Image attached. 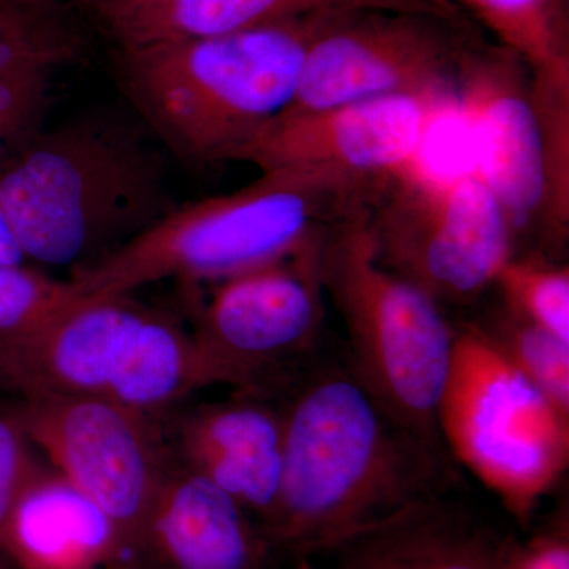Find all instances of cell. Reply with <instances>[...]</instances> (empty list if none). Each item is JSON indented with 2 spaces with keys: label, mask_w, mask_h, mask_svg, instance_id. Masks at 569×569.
Masks as SVG:
<instances>
[{
  "label": "cell",
  "mask_w": 569,
  "mask_h": 569,
  "mask_svg": "<svg viewBox=\"0 0 569 569\" xmlns=\"http://www.w3.org/2000/svg\"><path fill=\"white\" fill-rule=\"evenodd\" d=\"M0 556L14 569H116L110 520L52 467H41L11 512Z\"/></svg>",
  "instance_id": "cell-19"
},
{
  "label": "cell",
  "mask_w": 569,
  "mask_h": 569,
  "mask_svg": "<svg viewBox=\"0 0 569 569\" xmlns=\"http://www.w3.org/2000/svg\"><path fill=\"white\" fill-rule=\"evenodd\" d=\"M350 10L433 11L427 0H129L93 20L112 48L204 39L274 22Z\"/></svg>",
  "instance_id": "cell-18"
},
{
  "label": "cell",
  "mask_w": 569,
  "mask_h": 569,
  "mask_svg": "<svg viewBox=\"0 0 569 569\" xmlns=\"http://www.w3.org/2000/svg\"><path fill=\"white\" fill-rule=\"evenodd\" d=\"M80 296L70 279H54L24 264H0V342L33 335Z\"/></svg>",
  "instance_id": "cell-24"
},
{
  "label": "cell",
  "mask_w": 569,
  "mask_h": 569,
  "mask_svg": "<svg viewBox=\"0 0 569 569\" xmlns=\"http://www.w3.org/2000/svg\"><path fill=\"white\" fill-rule=\"evenodd\" d=\"M171 160L126 103L91 108L44 127L0 174V208L28 260L71 276L178 208Z\"/></svg>",
  "instance_id": "cell-2"
},
{
  "label": "cell",
  "mask_w": 569,
  "mask_h": 569,
  "mask_svg": "<svg viewBox=\"0 0 569 569\" xmlns=\"http://www.w3.org/2000/svg\"><path fill=\"white\" fill-rule=\"evenodd\" d=\"M448 455L529 522L569 463V417L479 331L456 329L451 367L438 406Z\"/></svg>",
  "instance_id": "cell-7"
},
{
  "label": "cell",
  "mask_w": 569,
  "mask_h": 569,
  "mask_svg": "<svg viewBox=\"0 0 569 569\" xmlns=\"http://www.w3.org/2000/svg\"><path fill=\"white\" fill-rule=\"evenodd\" d=\"M509 539L448 492L359 531L316 559H323L326 569H501Z\"/></svg>",
  "instance_id": "cell-17"
},
{
  "label": "cell",
  "mask_w": 569,
  "mask_h": 569,
  "mask_svg": "<svg viewBox=\"0 0 569 569\" xmlns=\"http://www.w3.org/2000/svg\"><path fill=\"white\" fill-rule=\"evenodd\" d=\"M74 6L78 9H82L92 20L102 17L108 11L116 9V7L122 6V3L129 2V0H73Z\"/></svg>",
  "instance_id": "cell-28"
},
{
  "label": "cell",
  "mask_w": 569,
  "mask_h": 569,
  "mask_svg": "<svg viewBox=\"0 0 569 569\" xmlns=\"http://www.w3.org/2000/svg\"><path fill=\"white\" fill-rule=\"evenodd\" d=\"M0 569H14V568L11 567L9 561H7L6 559H3L2 556H0Z\"/></svg>",
  "instance_id": "cell-30"
},
{
  "label": "cell",
  "mask_w": 569,
  "mask_h": 569,
  "mask_svg": "<svg viewBox=\"0 0 569 569\" xmlns=\"http://www.w3.org/2000/svg\"><path fill=\"white\" fill-rule=\"evenodd\" d=\"M366 224L378 261L440 307L475 301L515 254L507 213L473 171L437 176L415 164L389 176Z\"/></svg>",
  "instance_id": "cell-8"
},
{
  "label": "cell",
  "mask_w": 569,
  "mask_h": 569,
  "mask_svg": "<svg viewBox=\"0 0 569 569\" xmlns=\"http://www.w3.org/2000/svg\"><path fill=\"white\" fill-rule=\"evenodd\" d=\"M366 216L329 228L317 246L321 287L346 326L348 365L400 426L448 455L438 406L456 329L432 298L378 261Z\"/></svg>",
  "instance_id": "cell-6"
},
{
  "label": "cell",
  "mask_w": 569,
  "mask_h": 569,
  "mask_svg": "<svg viewBox=\"0 0 569 569\" xmlns=\"http://www.w3.org/2000/svg\"><path fill=\"white\" fill-rule=\"evenodd\" d=\"M377 187L317 171H264L236 192L179 203L159 223L70 280L81 295L133 293L168 279L190 287L213 283L366 213Z\"/></svg>",
  "instance_id": "cell-4"
},
{
  "label": "cell",
  "mask_w": 569,
  "mask_h": 569,
  "mask_svg": "<svg viewBox=\"0 0 569 569\" xmlns=\"http://www.w3.org/2000/svg\"><path fill=\"white\" fill-rule=\"evenodd\" d=\"M427 2L433 3V6L440 7V9L452 11V13H460V10L456 9L449 0H427Z\"/></svg>",
  "instance_id": "cell-29"
},
{
  "label": "cell",
  "mask_w": 569,
  "mask_h": 569,
  "mask_svg": "<svg viewBox=\"0 0 569 569\" xmlns=\"http://www.w3.org/2000/svg\"><path fill=\"white\" fill-rule=\"evenodd\" d=\"M455 91L396 93L279 114L239 151L261 173L305 170L381 182L415 167Z\"/></svg>",
  "instance_id": "cell-12"
},
{
  "label": "cell",
  "mask_w": 569,
  "mask_h": 569,
  "mask_svg": "<svg viewBox=\"0 0 569 569\" xmlns=\"http://www.w3.org/2000/svg\"><path fill=\"white\" fill-rule=\"evenodd\" d=\"M323 233L201 296L192 332L212 385L276 396L313 358L325 320L317 266Z\"/></svg>",
  "instance_id": "cell-9"
},
{
  "label": "cell",
  "mask_w": 569,
  "mask_h": 569,
  "mask_svg": "<svg viewBox=\"0 0 569 569\" xmlns=\"http://www.w3.org/2000/svg\"><path fill=\"white\" fill-rule=\"evenodd\" d=\"M493 287L505 307L569 342V268L539 258L516 257L503 264Z\"/></svg>",
  "instance_id": "cell-23"
},
{
  "label": "cell",
  "mask_w": 569,
  "mask_h": 569,
  "mask_svg": "<svg viewBox=\"0 0 569 569\" xmlns=\"http://www.w3.org/2000/svg\"><path fill=\"white\" fill-rule=\"evenodd\" d=\"M529 63L531 71L568 70L561 0H449Z\"/></svg>",
  "instance_id": "cell-20"
},
{
  "label": "cell",
  "mask_w": 569,
  "mask_h": 569,
  "mask_svg": "<svg viewBox=\"0 0 569 569\" xmlns=\"http://www.w3.org/2000/svg\"><path fill=\"white\" fill-rule=\"evenodd\" d=\"M81 50L58 0H0V174L43 132L56 77Z\"/></svg>",
  "instance_id": "cell-16"
},
{
  "label": "cell",
  "mask_w": 569,
  "mask_h": 569,
  "mask_svg": "<svg viewBox=\"0 0 569 569\" xmlns=\"http://www.w3.org/2000/svg\"><path fill=\"white\" fill-rule=\"evenodd\" d=\"M329 14L112 48V77L123 103L173 160L192 168L236 162L293 102L307 52Z\"/></svg>",
  "instance_id": "cell-3"
},
{
  "label": "cell",
  "mask_w": 569,
  "mask_h": 569,
  "mask_svg": "<svg viewBox=\"0 0 569 569\" xmlns=\"http://www.w3.org/2000/svg\"><path fill=\"white\" fill-rule=\"evenodd\" d=\"M41 467L20 422L0 415V541L11 512Z\"/></svg>",
  "instance_id": "cell-25"
},
{
  "label": "cell",
  "mask_w": 569,
  "mask_h": 569,
  "mask_svg": "<svg viewBox=\"0 0 569 569\" xmlns=\"http://www.w3.org/2000/svg\"><path fill=\"white\" fill-rule=\"evenodd\" d=\"M531 92L545 141L542 234L561 246L569 230V70L531 71Z\"/></svg>",
  "instance_id": "cell-21"
},
{
  "label": "cell",
  "mask_w": 569,
  "mask_h": 569,
  "mask_svg": "<svg viewBox=\"0 0 569 569\" xmlns=\"http://www.w3.org/2000/svg\"><path fill=\"white\" fill-rule=\"evenodd\" d=\"M160 421L170 455L230 493L266 530L274 516L283 466V415L277 396L236 391L230 399L171 411Z\"/></svg>",
  "instance_id": "cell-14"
},
{
  "label": "cell",
  "mask_w": 569,
  "mask_h": 569,
  "mask_svg": "<svg viewBox=\"0 0 569 569\" xmlns=\"http://www.w3.org/2000/svg\"><path fill=\"white\" fill-rule=\"evenodd\" d=\"M497 350L569 417V342L505 307L475 323Z\"/></svg>",
  "instance_id": "cell-22"
},
{
  "label": "cell",
  "mask_w": 569,
  "mask_h": 569,
  "mask_svg": "<svg viewBox=\"0 0 569 569\" xmlns=\"http://www.w3.org/2000/svg\"><path fill=\"white\" fill-rule=\"evenodd\" d=\"M283 466L266 537L309 561L419 501L451 492L449 456L400 426L351 366L313 361L277 395Z\"/></svg>",
  "instance_id": "cell-1"
},
{
  "label": "cell",
  "mask_w": 569,
  "mask_h": 569,
  "mask_svg": "<svg viewBox=\"0 0 569 569\" xmlns=\"http://www.w3.org/2000/svg\"><path fill=\"white\" fill-rule=\"evenodd\" d=\"M501 569H569L567 508L529 538L511 537Z\"/></svg>",
  "instance_id": "cell-26"
},
{
  "label": "cell",
  "mask_w": 569,
  "mask_h": 569,
  "mask_svg": "<svg viewBox=\"0 0 569 569\" xmlns=\"http://www.w3.org/2000/svg\"><path fill=\"white\" fill-rule=\"evenodd\" d=\"M455 93L473 146V173L496 194L515 238L531 228L542 233L545 141L529 63L478 39L460 59Z\"/></svg>",
  "instance_id": "cell-13"
},
{
  "label": "cell",
  "mask_w": 569,
  "mask_h": 569,
  "mask_svg": "<svg viewBox=\"0 0 569 569\" xmlns=\"http://www.w3.org/2000/svg\"><path fill=\"white\" fill-rule=\"evenodd\" d=\"M462 14L350 10L329 14L307 52L293 102L280 114L396 93L455 91L477 41Z\"/></svg>",
  "instance_id": "cell-11"
},
{
  "label": "cell",
  "mask_w": 569,
  "mask_h": 569,
  "mask_svg": "<svg viewBox=\"0 0 569 569\" xmlns=\"http://www.w3.org/2000/svg\"><path fill=\"white\" fill-rule=\"evenodd\" d=\"M274 553L241 503L170 455L140 539L121 569H269Z\"/></svg>",
  "instance_id": "cell-15"
},
{
  "label": "cell",
  "mask_w": 569,
  "mask_h": 569,
  "mask_svg": "<svg viewBox=\"0 0 569 569\" xmlns=\"http://www.w3.org/2000/svg\"><path fill=\"white\" fill-rule=\"evenodd\" d=\"M11 417L51 467L110 520L121 569L170 460L162 421L111 400L63 396L24 397Z\"/></svg>",
  "instance_id": "cell-10"
},
{
  "label": "cell",
  "mask_w": 569,
  "mask_h": 569,
  "mask_svg": "<svg viewBox=\"0 0 569 569\" xmlns=\"http://www.w3.org/2000/svg\"><path fill=\"white\" fill-rule=\"evenodd\" d=\"M28 258L18 244L6 213L0 208V264H24Z\"/></svg>",
  "instance_id": "cell-27"
},
{
  "label": "cell",
  "mask_w": 569,
  "mask_h": 569,
  "mask_svg": "<svg viewBox=\"0 0 569 569\" xmlns=\"http://www.w3.org/2000/svg\"><path fill=\"white\" fill-rule=\"evenodd\" d=\"M0 381L22 397H96L162 419L212 387L192 331L127 295H81L39 331L0 342Z\"/></svg>",
  "instance_id": "cell-5"
}]
</instances>
